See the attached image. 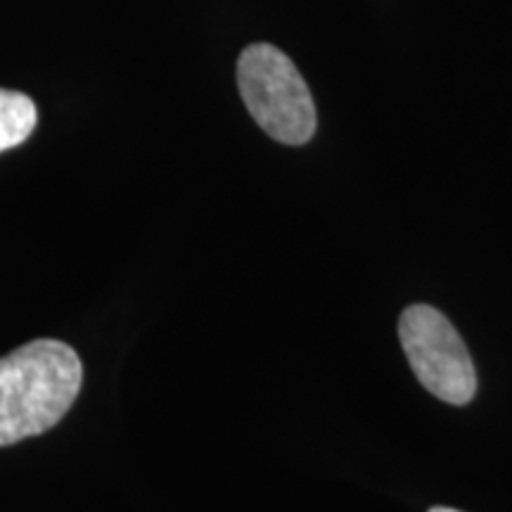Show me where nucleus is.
<instances>
[{"instance_id": "obj_5", "label": "nucleus", "mask_w": 512, "mask_h": 512, "mask_svg": "<svg viewBox=\"0 0 512 512\" xmlns=\"http://www.w3.org/2000/svg\"><path fill=\"white\" fill-rule=\"evenodd\" d=\"M430 512H460V510H453V508H432Z\"/></svg>"}, {"instance_id": "obj_1", "label": "nucleus", "mask_w": 512, "mask_h": 512, "mask_svg": "<svg viewBox=\"0 0 512 512\" xmlns=\"http://www.w3.org/2000/svg\"><path fill=\"white\" fill-rule=\"evenodd\" d=\"M81 358L69 344L36 339L0 358V446L48 432L81 392Z\"/></svg>"}, {"instance_id": "obj_2", "label": "nucleus", "mask_w": 512, "mask_h": 512, "mask_svg": "<svg viewBox=\"0 0 512 512\" xmlns=\"http://www.w3.org/2000/svg\"><path fill=\"white\" fill-rule=\"evenodd\" d=\"M238 86L249 114L273 140L304 145L316 133V105L304 76L283 50L254 43L238 62Z\"/></svg>"}, {"instance_id": "obj_3", "label": "nucleus", "mask_w": 512, "mask_h": 512, "mask_svg": "<svg viewBox=\"0 0 512 512\" xmlns=\"http://www.w3.org/2000/svg\"><path fill=\"white\" fill-rule=\"evenodd\" d=\"M399 337L411 370L427 392L453 406L475 399V363L444 313L427 304L408 306L399 320Z\"/></svg>"}, {"instance_id": "obj_4", "label": "nucleus", "mask_w": 512, "mask_h": 512, "mask_svg": "<svg viewBox=\"0 0 512 512\" xmlns=\"http://www.w3.org/2000/svg\"><path fill=\"white\" fill-rule=\"evenodd\" d=\"M38 124V112L29 95L0 88V152L22 145Z\"/></svg>"}]
</instances>
